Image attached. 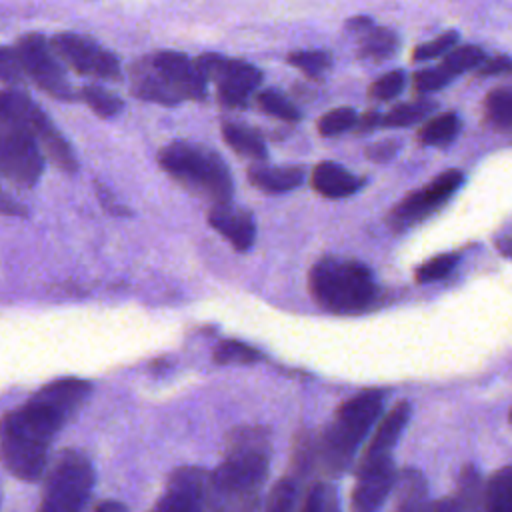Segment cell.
<instances>
[{
  "label": "cell",
  "mask_w": 512,
  "mask_h": 512,
  "mask_svg": "<svg viewBox=\"0 0 512 512\" xmlns=\"http://www.w3.org/2000/svg\"><path fill=\"white\" fill-rule=\"evenodd\" d=\"M484 114L496 130H512V86L492 88L484 98Z\"/></svg>",
  "instance_id": "83f0119b"
},
{
  "label": "cell",
  "mask_w": 512,
  "mask_h": 512,
  "mask_svg": "<svg viewBox=\"0 0 512 512\" xmlns=\"http://www.w3.org/2000/svg\"><path fill=\"white\" fill-rule=\"evenodd\" d=\"M210 476L196 466H182L168 478L164 496L156 502V510L162 512H194L208 508Z\"/></svg>",
  "instance_id": "4fadbf2b"
},
{
  "label": "cell",
  "mask_w": 512,
  "mask_h": 512,
  "mask_svg": "<svg viewBox=\"0 0 512 512\" xmlns=\"http://www.w3.org/2000/svg\"><path fill=\"white\" fill-rule=\"evenodd\" d=\"M358 118H356V110L342 106V108H334L328 110L320 120H318V132L322 136H336L342 134L346 130H350L352 126H356Z\"/></svg>",
  "instance_id": "d590c367"
},
{
  "label": "cell",
  "mask_w": 512,
  "mask_h": 512,
  "mask_svg": "<svg viewBox=\"0 0 512 512\" xmlns=\"http://www.w3.org/2000/svg\"><path fill=\"white\" fill-rule=\"evenodd\" d=\"M42 152L22 124L0 116V168L6 180L24 188L34 186L44 170Z\"/></svg>",
  "instance_id": "ba28073f"
},
{
  "label": "cell",
  "mask_w": 512,
  "mask_h": 512,
  "mask_svg": "<svg viewBox=\"0 0 512 512\" xmlns=\"http://www.w3.org/2000/svg\"><path fill=\"white\" fill-rule=\"evenodd\" d=\"M452 82V76L442 68V66H434V68H422L418 72H414L412 76V84L414 90L418 94H430L436 92L440 88H444L446 84Z\"/></svg>",
  "instance_id": "ab89813d"
},
{
  "label": "cell",
  "mask_w": 512,
  "mask_h": 512,
  "mask_svg": "<svg viewBox=\"0 0 512 512\" xmlns=\"http://www.w3.org/2000/svg\"><path fill=\"white\" fill-rule=\"evenodd\" d=\"M94 486V470L88 458L72 448L56 454L52 460L44 490L40 510L44 512H74L84 508Z\"/></svg>",
  "instance_id": "8992f818"
},
{
  "label": "cell",
  "mask_w": 512,
  "mask_h": 512,
  "mask_svg": "<svg viewBox=\"0 0 512 512\" xmlns=\"http://www.w3.org/2000/svg\"><path fill=\"white\" fill-rule=\"evenodd\" d=\"M0 74H2V80H4L6 86L18 84L22 80V76L26 74L16 48H12V46H4L2 48V54H0Z\"/></svg>",
  "instance_id": "b9f144b4"
},
{
  "label": "cell",
  "mask_w": 512,
  "mask_h": 512,
  "mask_svg": "<svg viewBox=\"0 0 512 512\" xmlns=\"http://www.w3.org/2000/svg\"><path fill=\"white\" fill-rule=\"evenodd\" d=\"M486 60V52L480 46L474 44H464V46H454L440 62V66L456 78L462 72L478 68Z\"/></svg>",
  "instance_id": "f1b7e54d"
},
{
  "label": "cell",
  "mask_w": 512,
  "mask_h": 512,
  "mask_svg": "<svg viewBox=\"0 0 512 512\" xmlns=\"http://www.w3.org/2000/svg\"><path fill=\"white\" fill-rule=\"evenodd\" d=\"M494 246L502 256L512 258V220L504 222L498 228V232L494 234Z\"/></svg>",
  "instance_id": "f6af8a7d"
},
{
  "label": "cell",
  "mask_w": 512,
  "mask_h": 512,
  "mask_svg": "<svg viewBox=\"0 0 512 512\" xmlns=\"http://www.w3.org/2000/svg\"><path fill=\"white\" fill-rule=\"evenodd\" d=\"M336 508H338L336 490L326 482L314 484L302 502V510L306 512H324V510H336Z\"/></svg>",
  "instance_id": "f35d334b"
},
{
  "label": "cell",
  "mask_w": 512,
  "mask_h": 512,
  "mask_svg": "<svg viewBox=\"0 0 512 512\" xmlns=\"http://www.w3.org/2000/svg\"><path fill=\"white\" fill-rule=\"evenodd\" d=\"M396 472L390 456L360 460L358 480L352 490V508L360 512L376 510L384 504L388 494L394 490Z\"/></svg>",
  "instance_id": "2e32d148"
},
{
  "label": "cell",
  "mask_w": 512,
  "mask_h": 512,
  "mask_svg": "<svg viewBox=\"0 0 512 512\" xmlns=\"http://www.w3.org/2000/svg\"><path fill=\"white\" fill-rule=\"evenodd\" d=\"M312 188L326 198H346L358 192L366 180L348 172L344 166L336 162H320L314 166L310 176Z\"/></svg>",
  "instance_id": "d6986e66"
},
{
  "label": "cell",
  "mask_w": 512,
  "mask_h": 512,
  "mask_svg": "<svg viewBox=\"0 0 512 512\" xmlns=\"http://www.w3.org/2000/svg\"><path fill=\"white\" fill-rule=\"evenodd\" d=\"M460 126H462V122H460L458 114L444 112V114L430 118L418 130V140L426 146H446L458 136Z\"/></svg>",
  "instance_id": "4316f807"
},
{
  "label": "cell",
  "mask_w": 512,
  "mask_h": 512,
  "mask_svg": "<svg viewBox=\"0 0 512 512\" xmlns=\"http://www.w3.org/2000/svg\"><path fill=\"white\" fill-rule=\"evenodd\" d=\"M484 508L490 512H512V466L496 470L486 480Z\"/></svg>",
  "instance_id": "d4e9b609"
},
{
  "label": "cell",
  "mask_w": 512,
  "mask_h": 512,
  "mask_svg": "<svg viewBox=\"0 0 512 512\" xmlns=\"http://www.w3.org/2000/svg\"><path fill=\"white\" fill-rule=\"evenodd\" d=\"M256 102H258V106H260L266 114L276 116V118H280V120H284V122H298V120L302 118L300 110H298L284 94H280L278 90H272V88H270V90L258 92Z\"/></svg>",
  "instance_id": "836d02e7"
},
{
  "label": "cell",
  "mask_w": 512,
  "mask_h": 512,
  "mask_svg": "<svg viewBox=\"0 0 512 512\" xmlns=\"http://www.w3.org/2000/svg\"><path fill=\"white\" fill-rule=\"evenodd\" d=\"M54 434L34 420L22 406L2 418V462L10 474L36 482L46 472L48 446Z\"/></svg>",
  "instance_id": "5b68a950"
},
{
  "label": "cell",
  "mask_w": 512,
  "mask_h": 512,
  "mask_svg": "<svg viewBox=\"0 0 512 512\" xmlns=\"http://www.w3.org/2000/svg\"><path fill=\"white\" fill-rule=\"evenodd\" d=\"M458 38H460V34H458L456 30H448V32L436 36L434 40L416 46V48L412 50V60L424 62V60H432V58L446 56V54L458 44Z\"/></svg>",
  "instance_id": "8d00e7d4"
},
{
  "label": "cell",
  "mask_w": 512,
  "mask_h": 512,
  "mask_svg": "<svg viewBox=\"0 0 512 512\" xmlns=\"http://www.w3.org/2000/svg\"><path fill=\"white\" fill-rule=\"evenodd\" d=\"M222 138L226 144L240 156L250 160H264L266 158V144L258 130L240 124V122H224L222 124Z\"/></svg>",
  "instance_id": "cb8c5ba5"
},
{
  "label": "cell",
  "mask_w": 512,
  "mask_h": 512,
  "mask_svg": "<svg viewBox=\"0 0 512 512\" xmlns=\"http://www.w3.org/2000/svg\"><path fill=\"white\" fill-rule=\"evenodd\" d=\"M458 264V254H440V256H434L430 260H426L424 264H420L416 268V282L418 284H430V282H436V280H442L446 278L454 266Z\"/></svg>",
  "instance_id": "e575fe53"
},
{
  "label": "cell",
  "mask_w": 512,
  "mask_h": 512,
  "mask_svg": "<svg viewBox=\"0 0 512 512\" xmlns=\"http://www.w3.org/2000/svg\"><path fill=\"white\" fill-rule=\"evenodd\" d=\"M196 64L206 80H212L216 84L218 100L228 108L246 106L250 94L262 82V72L244 60L206 52L196 58Z\"/></svg>",
  "instance_id": "9c48e42d"
},
{
  "label": "cell",
  "mask_w": 512,
  "mask_h": 512,
  "mask_svg": "<svg viewBox=\"0 0 512 512\" xmlns=\"http://www.w3.org/2000/svg\"><path fill=\"white\" fill-rule=\"evenodd\" d=\"M484 486L480 472L468 464L462 468L458 476V492L450 500L454 510H472V508H484Z\"/></svg>",
  "instance_id": "484cf974"
},
{
  "label": "cell",
  "mask_w": 512,
  "mask_h": 512,
  "mask_svg": "<svg viewBox=\"0 0 512 512\" xmlns=\"http://www.w3.org/2000/svg\"><path fill=\"white\" fill-rule=\"evenodd\" d=\"M382 410V392L364 390L350 400L342 402L336 410V418L326 426L316 442V462L330 474L342 472L366 436L368 428L376 422Z\"/></svg>",
  "instance_id": "3957f363"
},
{
  "label": "cell",
  "mask_w": 512,
  "mask_h": 512,
  "mask_svg": "<svg viewBox=\"0 0 512 512\" xmlns=\"http://www.w3.org/2000/svg\"><path fill=\"white\" fill-rule=\"evenodd\" d=\"M80 98L86 102V106L96 112L100 118H112L116 116L122 108H124V102L122 98H118L116 94L108 92L106 88L102 86H94V84H88L80 90Z\"/></svg>",
  "instance_id": "1f68e13d"
},
{
  "label": "cell",
  "mask_w": 512,
  "mask_h": 512,
  "mask_svg": "<svg viewBox=\"0 0 512 512\" xmlns=\"http://www.w3.org/2000/svg\"><path fill=\"white\" fill-rule=\"evenodd\" d=\"M432 110H436V102L432 100H414V102H404V104H398L394 106L390 112H386L382 116V126H410V124H416L418 120L426 118Z\"/></svg>",
  "instance_id": "4dcf8cb0"
},
{
  "label": "cell",
  "mask_w": 512,
  "mask_h": 512,
  "mask_svg": "<svg viewBox=\"0 0 512 512\" xmlns=\"http://www.w3.org/2000/svg\"><path fill=\"white\" fill-rule=\"evenodd\" d=\"M382 124V116L376 112V110H368L362 114V118L356 122V132L364 134V132H370L374 130L376 126Z\"/></svg>",
  "instance_id": "bcb514c9"
},
{
  "label": "cell",
  "mask_w": 512,
  "mask_h": 512,
  "mask_svg": "<svg viewBox=\"0 0 512 512\" xmlns=\"http://www.w3.org/2000/svg\"><path fill=\"white\" fill-rule=\"evenodd\" d=\"M398 150H400V140H382V142H374L372 146H368L366 156L372 162H388L390 158L396 156Z\"/></svg>",
  "instance_id": "ee69618b"
},
{
  "label": "cell",
  "mask_w": 512,
  "mask_h": 512,
  "mask_svg": "<svg viewBox=\"0 0 512 512\" xmlns=\"http://www.w3.org/2000/svg\"><path fill=\"white\" fill-rule=\"evenodd\" d=\"M130 84H132L134 96H138L140 100H148V102H156V104H164V106H174V104L182 102L172 92V88L164 82L162 74L152 64L150 56H144L132 64Z\"/></svg>",
  "instance_id": "ac0fdd59"
},
{
  "label": "cell",
  "mask_w": 512,
  "mask_h": 512,
  "mask_svg": "<svg viewBox=\"0 0 512 512\" xmlns=\"http://www.w3.org/2000/svg\"><path fill=\"white\" fill-rule=\"evenodd\" d=\"M428 496V484L420 470L404 468L396 474L394 482V508L416 510L422 508Z\"/></svg>",
  "instance_id": "603a6c76"
},
{
  "label": "cell",
  "mask_w": 512,
  "mask_h": 512,
  "mask_svg": "<svg viewBox=\"0 0 512 512\" xmlns=\"http://www.w3.org/2000/svg\"><path fill=\"white\" fill-rule=\"evenodd\" d=\"M0 116L22 124L40 142L44 154L58 170L68 174H74L78 170L74 150L70 148L66 138L54 128L42 108L28 98V94L6 86L0 96Z\"/></svg>",
  "instance_id": "52a82bcc"
},
{
  "label": "cell",
  "mask_w": 512,
  "mask_h": 512,
  "mask_svg": "<svg viewBox=\"0 0 512 512\" xmlns=\"http://www.w3.org/2000/svg\"><path fill=\"white\" fill-rule=\"evenodd\" d=\"M270 436L258 426L234 428L226 438V458L210 472L208 508H254L268 476Z\"/></svg>",
  "instance_id": "6da1fadb"
},
{
  "label": "cell",
  "mask_w": 512,
  "mask_h": 512,
  "mask_svg": "<svg viewBox=\"0 0 512 512\" xmlns=\"http://www.w3.org/2000/svg\"><path fill=\"white\" fill-rule=\"evenodd\" d=\"M372 24H374V20L370 16H352L346 20V30L352 32L354 36H358L364 30H368Z\"/></svg>",
  "instance_id": "c3c4849f"
},
{
  "label": "cell",
  "mask_w": 512,
  "mask_h": 512,
  "mask_svg": "<svg viewBox=\"0 0 512 512\" xmlns=\"http://www.w3.org/2000/svg\"><path fill=\"white\" fill-rule=\"evenodd\" d=\"M96 190H98V198H100L102 206H106V210H110V212H114V214H128V210H126L124 206L116 204L112 192H108L102 184H96Z\"/></svg>",
  "instance_id": "7dc6e473"
},
{
  "label": "cell",
  "mask_w": 512,
  "mask_h": 512,
  "mask_svg": "<svg viewBox=\"0 0 512 512\" xmlns=\"http://www.w3.org/2000/svg\"><path fill=\"white\" fill-rule=\"evenodd\" d=\"M296 498H298V482L290 476H284L272 488L270 498H268V508L270 510H290V508H294Z\"/></svg>",
  "instance_id": "60d3db41"
},
{
  "label": "cell",
  "mask_w": 512,
  "mask_h": 512,
  "mask_svg": "<svg viewBox=\"0 0 512 512\" xmlns=\"http://www.w3.org/2000/svg\"><path fill=\"white\" fill-rule=\"evenodd\" d=\"M212 358L220 366H226V364H254V362L262 360V354H260V350H256L254 346H250L246 342L220 340L212 350Z\"/></svg>",
  "instance_id": "f546056e"
},
{
  "label": "cell",
  "mask_w": 512,
  "mask_h": 512,
  "mask_svg": "<svg viewBox=\"0 0 512 512\" xmlns=\"http://www.w3.org/2000/svg\"><path fill=\"white\" fill-rule=\"evenodd\" d=\"M464 174L456 168L440 172L432 182L426 186L410 192L390 214V226L396 230H402L406 226H412L424 218H428L432 212H436L440 206H444L452 194L462 186Z\"/></svg>",
  "instance_id": "7c38bea8"
},
{
  "label": "cell",
  "mask_w": 512,
  "mask_h": 512,
  "mask_svg": "<svg viewBox=\"0 0 512 512\" xmlns=\"http://www.w3.org/2000/svg\"><path fill=\"white\" fill-rule=\"evenodd\" d=\"M52 46L56 54L78 74L102 78V80H118L122 76L120 72V60L116 54L100 46L96 40L74 34V32H60L52 40Z\"/></svg>",
  "instance_id": "8fae6325"
},
{
  "label": "cell",
  "mask_w": 512,
  "mask_h": 512,
  "mask_svg": "<svg viewBox=\"0 0 512 512\" xmlns=\"http://www.w3.org/2000/svg\"><path fill=\"white\" fill-rule=\"evenodd\" d=\"M308 288L316 304L334 314L362 312L378 294L366 264L338 256H324L310 268Z\"/></svg>",
  "instance_id": "7a4b0ae2"
},
{
  "label": "cell",
  "mask_w": 512,
  "mask_h": 512,
  "mask_svg": "<svg viewBox=\"0 0 512 512\" xmlns=\"http://www.w3.org/2000/svg\"><path fill=\"white\" fill-rule=\"evenodd\" d=\"M412 414V406L406 400L396 402L386 416L382 418V422L378 424L372 440L368 442V448L362 454V460H374V458H382V456H390V448L396 444V440L400 438L404 426L408 424V418Z\"/></svg>",
  "instance_id": "ffe728a7"
},
{
  "label": "cell",
  "mask_w": 512,
  "mask_h": 512,
  "mask_svg": "<svg viewBox=\"0 0 512 512\" xmlns=\"http://www.w3.org/2000/svg\"><path fill=\"white\" fill-rule=\"evenodd\" d=\"M478 76H502V74H512V58L506 54H496V56H486V60L476 68Z\"/></svg>",
  "instance_id": "7bdbcfd3"
},
{
  "label": "cell",
  "mask_w": 512,
  "mask_h": 512,
  "mask_svg": "<svg viewBox=\"0 0 512 512\" xmlns=\"http://www.w3.org/2000/svg\"><path fill=\"white\" fill-rule=\"evenodd\" d=\"M358 38V58L370 62H382L392 58L400 48V38L392 28L372 24L368 30L356 36Z\"/></svg>",
  "instance_id": "7402d4cb"
},
{
  "label": "cell",
  "mask_w": 512,
  "mask_h": 512,
  "mask_svg": "<svg viewBox=\"0 0 512 512\" xmlns=\"http://www.w3.org/2000/svg\"><path fill=\"white\" fill-rule=\"evenodd\" d=\"M286 60L314 80L322 78L332 66V56L324 50H296L290 52Z\"/></svg>",
  "instance_id": "d6a6232c"
},
{
  "label": "cell",
  "mask_w": 512,
  "mask_h": 512,
  "mask_svg": "<svg viewBox=\"0 0 512 512\" xmlns=\"http://www.w3.org/2000/svg\"><path fill=\"white\" fill-rule=\"evenodd\" d=\"M16 52L26 76L46 94L58 100H74V90L64 74V68L54 56V46L38 32H28L18 38Z\"/></svg>",
  "instance_id": "30bf717a"
},
{
  "label": "cell",
  "mask_w": 512,
  "mask_h": 512,
  "mask_svg": "<svg viewBox=\"0 0 512 512\" xmlns=\"http://www.w3.org/2000/svg\"><path fill=\"white\" fill-rule=\"evenodd\" d=\"M404 84H406L404 70H390L370 84L368 96L372 100H392L404 90Z\"/></svg>",
  "instance_id": "74e56055"
},
{
  "label": "cell",
  "mask_w": 512,
  "mask_h": 512,
  "mask_svg": "<svg viewBox=\"0 0 512 512\" xmlns=\"http://www.w3.org/2000/svg\"><path fill=\"white\" fill-rule=\"evenodd\" d=\"M208 222L238 252H246L254 244L256 224L252 214L244 208L232 206L230 202L212 204V210L208 212Z\"/></svg>",
  "instance_id": "e0dca14e"
},
{
  "label": "cell",
  "mask_w": 512,
  "mask_h": 512,
  "mask_svg": "<svg viewBox=\"0 0 512 512\" xmlns=\"http://www.w3.org/2000/svg\"><path fill=\"white\" fill-rule=\"evenodd\" d=\"M248 180L252 186L280 194L294 190L304 180V168L300 166H250L248 168Z\"/></svg>",
  "instance_id": "44dd1931"
},
{
  "label": "cell",
  "mask_w": 512,
  "mask_h": 512,
  "mask_svg": "<svg viewBox=\"0 0 512 512\" xmlns=\"http://www.w3.org/2000/svg\"><path fill=\"white\" fill-rule=\"evenodd\" d=\"M508 420H510V424H512V406H510V412H508Z\"/></svg>",
  "instance_id": "816d5d0a"
},
{
  "label": "cell",
  "mask_w": 512,
  "mask_h": 512,
  "mask_svg": "<svg viewBox=\"0 0 512 512\" xmlns=\"http://www.w3.org/2000/svg\"><path fill=\"white\" fill-rule=\"evenodd\" d=\"M150 58L180 100L206 98V76L198 68L196 60H190L186 54L174 50H160L150 54Z\"/></svg>",
  "instance_id": "9a60e30c"
},
{
  "label": "cell",
  "mask_w": 512,
  "mask_h": 512,
  "mask_svg": "<svg viewBox=\"0 0 512 512\" xmlns=\"http://www.w3.org/2000/svg\"><path fill=\"white\" fill-rule=\"evenodd\" d=\"M2 212L10 214V216H24L26 208L22 204H18V202H12V198L4 192L2 194Z\"/></svg>",
  "instance_id": "681fc988"
},
{
  "label": "cell",
  "mask_w": 512,
  "mask_h": 512,
  "mask_svg": "<svg viewBox=\"0 0 512 512\" xmlns=\"http://www.w3.org/2000/svg\"><path fill=\"white\" fill-rule=\"evenodd\" d=\"M90 392V382L66 376L42 386L30 402L60 428L86 402Z\"/></svg>",
  "instance_id": "5bb4252c"
},
{
  "label": "cell",
  "mask_w": 512,
  "mask_h": 512,
  "mask_svg": "<svg viewBox=\"0 0 512 512\" xmlns=\"http://www.w3.org/2000/svg\"><path fill=\"white\" fill-rule=\"evenodd\" d=\"M158 164L184 188L212 204L230 202L232 198L228 166L214 150L202 144L170 142L158 152Z\"/></svg>",
  "instance_id": "277c9868"
},
{
  "label": "cell",
  "mask_w": 512,
  "mask_h": 512,
  "mask_svg": "<svg viewBox=\"0 0 512 512\" xmlns=\"http://www.w3.org/2000/svg\"><path fill=\"white\" fill-rule=\"evenodd\" d=\"M96 510H98V512H124V510H126V506H124V504H120V502L106 500V502L96 504Z\"/></svg>",
  "instance_id": "f907efd6"
}]
</instances>
